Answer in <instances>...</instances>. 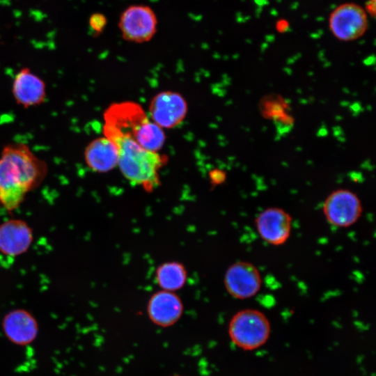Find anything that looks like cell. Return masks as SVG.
Instances as JSON below:
<instances>
[{
	"label": "cell",
	"mask_w": 376,
	"mask_h": 376,
	"mask_svg": "<svg viewBox=\"0 0 376 376\" xmlns=\"http://www.w3.org/2000/svg\"><path fill=\"white\" fill-rule=\"evenodd\" d=\"M47 164L23 143L3 147L0 156V203L8 211L19 206L26 194L47 175Z\"/></svg>",
	"instance_id": "cell-1"
},
{
	"label": "cell",
	"mask_w": 376,
	"mask_h": 376,
	"mask_svg": "<svg viewBox=\"0 0 376 376\" xmlns=\"http://www.w3.org/2000/svg\"><path fill=\"white\" fill-rule=\"evenodd\" d=\"M103 133L116 145L118 165L127 180L147 189L159 184L158 171L163 164L159 154L143 148L130 137L114 130L103 127Z\"/></svg>",
	"instance_id": "cell-2"
},
{
	"label": "cell",
	"mask_w": 376,
	"mask_h": 376,
	"mask_svg": "<svg viewBox=\"0 0 376 376\" xmlns=\"http://www.w3.org/2000/svg\"><path fill=\"white\" fill-rule=\"evenodd\" d=\"M228 333L232 343L237 347L251 351L267 343L271 333V324L262 311L245 308L237 311L231 318Z\"/></svg>",
	"instance_id": "cell-3"
},
{
	"label": "cell",
	"mask_w": 376,
	"mask_h": 376,
	"mask_svg": "<svg viewBox=\"0 0 376 376\" xmlns=\"http://www.w3.org/2000/svg\"><path fill=\"white\" fill-rule=\"evenodd\" d=\"M158 19L155 10L146 4H132L120 15L118 26L123 38L129 42L142 43L155 36Z\"/></svg>",
	"instance_id": "cell-4"
},
{
	"label": "cell",
	"mask_w": 376,
	"mask_h": 376,
	"mask_svg": "<svg viewBox=\"0 0 376 376\" xmlns=\"http://www.w3.org/2000/svg\"><path fill=\"white\" fill-rule=\"evenodd\" d=\"M329 28L340 41L351 42L362 37L368 29V17L364 8L352 2L336 6L329 14Z\"/></svg>",
	"instance_id": "cell-5"
},
{
	"label": "cell",
	"mask_w": 376,
	"mask_h": 376,
	"mask_svg": "<svg viewBox=\"0 0 376 376\" xmlns=\"http://www.w3.org/2000/svg\"><path fill=\"white\" fill-rule=\"evenodd\" d=\"M322 212L331 225L348 228L359 219L363 206L356 193L347 189H338L331 191L324 199Z\"/></svg>",
	"instance_id": "cell-6"
},
{
	"label": "cell",
	"mask_w": 376,
	"mask_h": 376,
	"mask_svg": "<svg viewBox=\"0 0 376 376\" xmlns=\"http://www.w3.org/2000/svg\"><path fill=\"white\" fill-rule=\"evenodd\" d=\"M224 281L227 292L238 299L254 297L260 291L263 282L256 266L246 261H238L230 265Z\"/></svg>",
	"instance_id": "cell-7"
},
{
	"label": "cell",
	"mask_w": 376,
	"mask_h": 376,
	"mask_svg": "<svg viewBox=\"0 0 376 376\" xmlns=\"http://www.w3.org/2000/svg\"><path fill=\"white\" fill-rule=\"evenodd\" d=\"M292 219L281 207H270L262 210L255 219V225L260 238L272 246H281L289 239Z\"/></svg>",
	"instance_id": "cell-8"
},
{
	"label": "cell",
	"mask_w": 376,
	"mask_h": 376,
	"mask_svg": "<svg viewBox=\"0 0 376 376\" xmlns=\"http://www.w3.org/2000/svg\"><path fill=\"white\" fill-rule=\"evenodd\" d=\"M1 326L6 338L19 346L32 343L39 331L36 318L29 311L22 308L8 312L2 319Z\"/></svg>",
	"instance_id": "cell-9"
},
{
	"label": "cell",
	"mask_w": 376,
	"mask_h": 376,
	"mask_svg": "<svg viewBox=\"0 0 376 376\" xmlns=\"http://www.w3.org/2000/svg\"><path fill=\"white\" fill-rule=\"evenodd\" d=\"M150 113L152 122L160 127L170 128L182 121L187 113V104L177 93L162 92L152 99Z\"/></svg>",
	"instance_id": "cell-10"
},
{
	"label": "cell",
	"mask_w": 376,
	"mask_h": 376,
	"mask_svg": "<svg viewBox=\"0 0 376 376\" xmlns=\"http://www.w3.org/2000/svg\"><path fill=\"white\" fill-rule=\"evenodd\" d=\"M183 310L180 298L173 292L163 290L154 293L147 306L149 319L162 327L175 324L181 318Z\"/></svg>",
	"instance_id": "cell-11"
},
{
	"label": "cell",
	"mask_w": 376,
	"mask_h": 376,
	"mask_svg": "<svg viewBox=\"0 0 376 376\" xmlns=\"http://www.w3.org/2000/svg\"><path fill=\"white\" fill-rule=\"evenodd\" d=\"M33 240V230L24 221L8 219L0 224V252L17 256L26 252Z\"/></svg>",
	"instance_id": "cell-12"
},
{
	"label": "cell",
	"mask_w": 376,
	"mask_h": 376,
	"mask_svg": "<svg viewBox=\"0 0 376 376\" xmlns=\"http://www.w3.org/2000/svg\"><path fill=\"white\" fill-rule=\"evenodd\" d=\"M12 92L18 104L24 108L35 107L45 102L46 85L29 68H23L14 77Z\"/></svg>",
	"instance_id": "cell-13"
},
{
	"label": "cell",
	"mask_w": 376,
	"mask_h": 376,
	"mask_svg": "<svg viewBox=\"0 0 376 376\" xmlns=\"http://www.w3.org/2000/svg\"><path fill=\"white\" fill-rule=\"evenodd\" d=\"M118 150L116 145L105 136L90 142L84 151L87 166L93 171L104 173L118 165Z\"/></svg>",
	"instance_id": "cell-14"
},
{
	"label": "cell",
	"mask_w": 376,
	"mask_h": 376,
	"mask_svg": "<svg viewBox=\"0 0 376 376\" xmlns=\"http://www.w3.org/2000/svg\"><path fill=\"white\" fill-rule=\"evenodd\" d=\"M155 279L163 290L174 292L185 285L187 272L181 263L175 261L167 262L158 267Z\"/></svg>",
	"instance_id": "cell-15"
},
{
	"label": "cell",
	"mask_w": 376,
	"mask_h": 376,
	"mask_svg": "<svg viewBox=\"0 0 376 376\" xmlns=\"http://www.w3.org/2000/svg\"><path fill=\"white\" fill-rule=\"evenodd\" d=\"M107 24V19L102 13H97L92 14L89 18L90 29L95 34L101 33L105 28Z\"/></svg>",
	"instance_id": "cell-16"
},
{
	"label": "cell",
	"mask_w": 376,
	"mask_h": 376,
	"mask_svg": "<svg viewBox=\"0 0 376 376\" xmlns=\"http://www.w3.org/2000/svg\"><path fill=\"white\" fill-rule=\"evenodd\" d=\"M290 24L288 20L285 19H280L276 23V29L280 33H283L289 29Z\"/></svg>",
	"instance_id": "cell-17"
},
{
	"label": "cell",
	"mask_w": 376,
	"mask_h": 376,
	"mask_svg": "<svg viewBox=\"0 0 376 376\" xmlns=\"http://www.w3.org/2000/svg\"><path fill=\"white\" fill-rule=\"evenodd\" d=\"M365 10L367 14H370L372 17L375 15V0H368L366 3Z\"/></svg>",
	"instance_id": "cell-18"
},
{
	"label": "cell",
	"mask_w": 376,
	"mask_h": 376,
	"mask_svg": "<svg viewBox=\"0 0 376 376\" xmlns=\"http://www.w3.org/2000/svg\"><path fill=\"white\" fill-rule=\"evenodd\" d=\"M30 15L33 17L36 21H41L47 17V15L38 10L31 9Z\"/></svg>",
	"instance_id": "cell-19"
},
{
	"label": "cell",
	"mask_w": 376,
	"mask_h": 376,
	"mask_svg": "<svg viewBox=\"0 0 376 376\" xmlns=\"http://www.w3.org/2000/svg\"><path fill=\"white\" fill-rule=\"evenodd\" d=\"M13 15L15 17L18 18L22 15V12L19 10H13Z\"/></svg>",
	"instance_id": "cell-20"
},
{
	"label": "cell",
	"mask_w": 376,
	"mask_h": 376,
	"mask_svg": "<svg viewBox=\"0 0 376 376\" xmlns=\"http://www.w3.org/2000/svg\"><path fill=\"white\" fill-rule=\"evenodd\" d=\"M0 4L3 6H8L10 4V1L9 0H0Z\"/></svg>",
	"instance_id": "cell-21"
},
{
	"label": "cell",
	"mask_w": 376,
	"mask_h": 376,
	"mask_svg": "<svg viewBox=\"0 0 376 376\" xmlns=\"http://www.w3.org/2000/svg\"><path fill=\"white\" fill-rule=\"evenodd\" d=\"M175 376H179V375H175Z\"/></svg>",
	"instance_id": "cell-22"
}]
</instances>
